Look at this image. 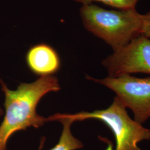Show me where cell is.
Listing matches in <instances>:
<instances>
[{
    "mask_svg": "<svg viewBox=\"0 0 150 150\" xmlns=\"http://www.w3.org/2000/svg\"><path fill=\"white\" fill-rule=\"evenodd\" d=\"M57 121L62 123L63 130L57 144L50 150H76L82 148V143L79 139L75 138L71 133V126L73 122L68 118H60ZM42 140V142L38 150L42 149L44 144L45 139Z\"/></svg>",
    "mask_w": 150,
    "mask_h": 150,
    "instance_id": "7",
    "label": "cell"
},
{
    "mask_svg": "<svg viewBox=\"0 0 150 150\" xmlns=\"http://www.w3.org/2000/svg\"><path fill=\"white\" fill-rule=\"evenodd\" d=\"M3 115H4V111H3V110L0 107V116H1Z\"/></svg>",
    "mask_w": 150,
    "mask_h": 150,
    "instance_id": "10",
    "label": "cell"
},
{
    "mask_svg": "<svg viewBox=\"0 0 150 150\" xmlns=\"http://www.w3.org/2000/svg\"><path fill=\"white\" fill-rule=\"evenodd\" d=\"M82 5L92 4L93 2H101L118 10L136 9V5L139 0H74Z\"/></svg>",
    "mask_w": 150,
    "mask_h": 150,
    "instance_id": "8",
    "label": "cell"
},
{
    "mask_svg": "<svg viewBox=\"0 0 150 150\" xmlns=\"http://www.w3.org/2000/svg\"><path fill=\"white\" fill-rule=\"evenodd\" d=\"M26 61L30 71L40 77L51 76L61 67L59 54L53 47L45 43L36 45L30 48Z\"/></svg>",
    "mask_w": 150,
    "mask_h": 150,
    "instance_id": "6",
    "label": "cell"
},
{
    "mask_svg": "<svg viewBox=\"0 0 150 150\" xmlns=\"http://www.w3.org/2000/svg\"><path fill=\"white\" fill-rule=\"evenodd\" d=\"M143 25L142 35L146 37L150 38V11L142 14Z\"/></svg>",
    "mask_w": 150,
    "mask_h": 150,
    "instance_id": "9",
    "label": "cell"
},
{
    "mask_svg": "<svg viewBox=\"0 0 150 150\" xmlns=\"http://www.w3.org/2000/svg\"><path fill=\"white\" fill-rule=\"evenodd\" d=\"M60 118H68L73 122L91 118L102 121L113 132L116 140L115 150H141L138 146L139 142L150 139V129L131 118L126 108L116 96L111 105L103 110L75 114L58 113L47 119V121H57Z\"/></svg>",
    "mask_w": 150,
    "mask_h": 150,
    "instance_id": "3",
    "label": "cell"
},
{
    "mask_svg": "<svg viewBox=\"0 0 150 150\" xmlns=\"http://www.w3.org/2000/svg\"><path fill=\"white\" fill-rule=\"evenodd\" d=\"M87 78L113 91L126 108L132 111L137 122L142 124L150 118V76L141 78L122 75L100 80Z\"/></svg>",
    "mask_w": 150,
    "mask_h": 150,
    "instance_id": "4",
    "label": "cell"
},
{
    "mask_svg": "<svg viewBox=\"0 0 150 150\" xmlns=\"http://www.w3.org/2000/svg\"><path fill=\"white\" fill-rule=\"evenodd\" d=\"M80 16L86 30L105 41L113 51L142 35V14L136 9L108 10L90 4L82 5Z\"/></svg>",
    "mask_w": 150,
    "mask_h": 150,
    "instance_id": "2",
    "label": "cell"
},
{
    "mask_svg": "<svg viewBox=\"0 0 150 150\" xmlns=\"http://www.w3.org/2000/svg\"><path fill=\"white\" fill-rule=\"evenodd\" d=\"M0 85L5 97V115L0 125V150H7L8 141L15 132L30 127L38 128L47 122V118L37 113L36 107L45 95L59 91L60 86L52 75L41 76L32 83H21L15 90L9 89L2 80Z\"/></svg>",
    "mask_w": 150,
    "mask_h": 150,
    "instance_id": "1",
    "label": "cell"
},
{
    "mask_svg": "<svg viewBox=\"0 0 150 150\" xmlns=\"http://www.w3.org/2000/svg\"><path fill=\"white\" fill-rule=\"evenodd\" d=\"M108 76L142 73L150 74V38L141 35L102 61Z\"/></svg>",
    "mask_w": 150,
    "mask_h": 150,
    "instance_id": "5",
    "label": "cell"
}]
</instances>
